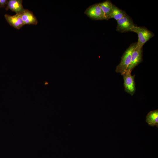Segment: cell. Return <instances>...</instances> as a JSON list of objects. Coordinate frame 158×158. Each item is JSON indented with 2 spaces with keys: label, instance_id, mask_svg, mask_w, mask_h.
<instances>
[{
  "label": "cell",
  "instance_id": "cell-1",
  "mask_svg": "<svg viewBox=\"0 0 158 158\" xmlns=\"http://www.w3.org/2000/svg\"><path fill=\"white\" fill-rule=\"evenodd\" d=\"M136 42L132 44L123 53L119 64L116 66V72L121 73H124L130 64L133 51L135 47Z\"/></svg>",
  "mask_w": 158,
  "mask_h": 158
},
{
  "label": "cell",
  "instance_id": "cell-2",
  "mask_svg": "<svg viewBox=\"0 0 158 158\" xmlns=\"http://www.w3.org/2000/svg\"><path fill=\"white\" fill-rule=\"evenodd\" d=\"M132 32L137 33L138 35V40L136 42V46L138 47H143L144 44L154 36L153 32L144 27H134Z\"/></svg>",
  "mask_w": 158,
  "mask_h": 158
},
{
  "label": "cell",
  "instance_id": "cell-3",
  "mask_svg": "<svg viewBox=\"0 0 158 158\" xmlns=\"http://www.w3.org/2000/svg\"><path fill=\"white\" fill-rule=\"evenodd\" d=\"M131 71L129 70H126L122 74L124 80V87L125 91L133 95L136 91L135 82V75H132Z\"/></svg>",
  "mask_w": 158,
  "mask_h": 158
},
{
  "label": "cell",
  "instance_id": "cell-4",
  "mask_svg": "<svg viewBox=\"0 0 158 158\" xmlns=\"http://www.w3.org/2000/svg\"><path fill=\"white\" fill-rule=\"evenodd\" d=\"M84 13L93 20H106L104 14L99 3L90 6L86 10Z\"/></svg>",
  "mask_w": 158,
  "mask_h": 158
},
{
  "label": "cell",
  "instance_id": "cell-5",
  "mask_svg": "<svg viewBox=\"0 0 158 158\" xmlns=\"http://www.w3.org/2000/svg\"><path fill=\"white\" fill-rule=\"evenodd\" d=\"M136 26L132 18L126 14L122 18L117 21L116 31L121 32L132 31L133 28Z\"/></svg>",
  "mask_w": 158,
  "mask_h": 158
},
{
  "label": "cell",
  "instance_id": "cell-6",
  "mask_svg": "<svg viewBox=\"0 0 158 158\" xmlns=\"http://www.w3.org/2000/svg\"><path fill=\"white\" fill-rule=\"evenodd\" d=\"M142 47H138L136 45L132 53L130 63L127 70L132 71L135 67L142 61Z\"/></svg>",
  "mask_w": 158,
  "mask_h": 158
},
{
  "label": "cell",
  "instance_id": "cell-7",
  "mask_svg": "<svg viewBox=\"0 0 158 158\" xmlns=\"http://www.w3.org/2000/svg\"><path fill=\"white\" fill-rule=\"evenodd\" d=\"M4 17L9 25L17 29H20L25 25L20 14H16L13 16L6 14Z\"/></svg>",
  "mask_w": 158,
  "mask_h": 158
},
{
  "label": "cell",
  "instance_id": "cell-8",
  "mask_svg": "<svg viewBox=\"0 0 158 158\" xmlns=\"http://www.w3.org/2000/svg\"><path fill=\"white\" fill-rule=\"evenodd\" d=\"M22 0H9L8 1L6 10H11L16 14H21L24 10Z\"/></svg>",
  "mask_w": 158,
  "mask_h": 158
},
{
  "label": "cell",
  "instance_id": "cell-9",
  "mask_svg": "<svg viewBox=\"0 0 158 158\" xmlns=\"http://www.w3.org/2000/svg\"><path fill=\"white\" fill-rule=\"evenodd\" d=\"M21 17L24 25H37L38 21L33 13L28 9H24L20 14Z\"/></svg>",
  "mask_w": 158,
  "mask_h": 158
},
{
  "label": "cell",
  "instance_id": "cell-10",
  "mask_svg": "<svg viewBox=\"0 0 158 158\" xmlns=\"http://www.w3.org/2000/svg\"><path fill=\"white\" fill-rule=\"evenodd\" d=\"M99 4L104 14L106 20H108L111 18L113 4L111 1L107 0Z\"/></svg>",
  "mask_w": 158,
  "mask_h": 158
},
{
  "label": "cell",
  "instance_id": "cell-11",
  "mask_svg": "<svg viewBox=\"0 0 158 158\" xmlns=\"http://www.w3.org/2000/svg\"><path fill=\"white\" fill-rule=\"evenodd\" d=\"M146 122L150 126H158V110L152 111L147 114L146 119Z\"/></svg>",
  "mask_w": 158,
  "mask_h": 158
},
{
  "label": "cell",
  "instance_id": "cell-12",
  "mask_svg": "<svg viewBox=\"0 0 158 158\" xmlns=\"http://www.w3.org/2000/svg\"><path fill=\"white\" fill-rule=\"evenodd\" d=\"M126 14L124 11L113 5V12L111 18H114L117 21L125 16Z\"/></svg>",
  "mask_w": 158,
  "mask_h": 158
},
{
  "label": "cell",
  "instance_id": "cell-13",
  "mask_svg": "<svg viewBox=\"0 0 158 158\" xmlns=\"http://www.w3.org/2000/svg\"><path fill=\"white\" fill-rule=\"evenodd\" d=\"M8 1L7 0H0V8L4 7L7 5Z\"/></svg>",
  "mask_w": 158,
  "mask_h": 158
}]
</instances>
